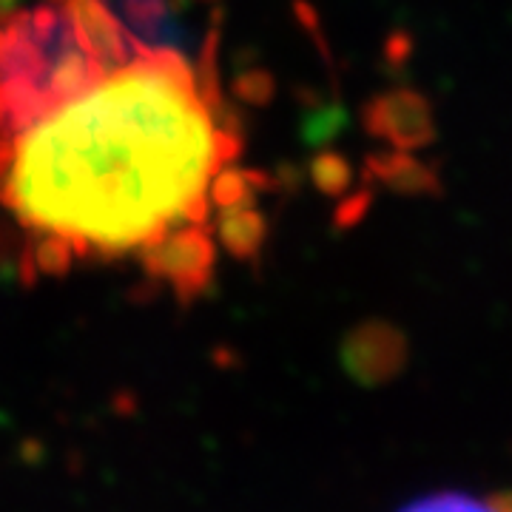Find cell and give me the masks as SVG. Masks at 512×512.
Masks as SVG:
<instances>
[{
    "mask_svg": "<svg viewBox=\"0 0 512 512\" xmlns=\"http://www.w3.org/2000/svg\"><path fill=\"white\" fill-rule=\"evenodd\" d=\"M237 154L239 137L183 57L137 46L20 128L0 200L55 251L146 256L205 225Z\"/></svg>",
    "mask_w": 512,
    "mask_h": 512,
    "instance_id": "1",
    "label": "cell"
},
{
    "mask_svg": "<svg viewBox=\"0 0 512 512\" xmlns=\"http://www.w3.org/2000/svg\"><path fill=\"white\" fill-rule=\"evenodd\" d=\"M367 123L379 137H387L404 148L427 146L436 134L433 111L416 92H393L373 100L367 111Z\"/></svg>",
    "mask_w": 512,
    "mask_h": 512,
    "instance_id": "2",
    "label": "cell"
},
{
    "mask_svg": "<svg viewBox=\"0 0 512 512\" xmlns=\"http://www.w3.org/2000/svg\"><path fill=\"white\" fill-rule=\"evenodd\" d=\"M404 339L387 325H367L353 342V365L362 367L370 379H382L393 367L402 365Z\"/></svg>",
    "mask_w": 512,
    "mask_h": 512,
    "instance_id": "3",
    "label": "cell"
},
{
    "mask_svg": "<svg viewBox=\"0 0 512 512\" xmlns=\"http://www.w3.org/2000/svg\"><path fill=\"white\" fill-rule=\"evenodd\" d=\"M373 168L384 183H390L404 194H439L441 191L439 177L433 174V168L416 163L410 157H379Z\"/></svg>",
    "mask_w": 512,
    "mask_h": 512,
    "instance_id": "4",
    "label": "cell"
},
{
    "mask_svg": "<svg viewBox=\"0 0 512 512\" xmlns=\"http://www.w3.org/2000/svg\"><path fill=\"white\" fill-rule=\"evenodd\" d=\"M402 512H512V495H478L444 493L433 498H421L416 504L404 507Z\"/></svg>",
    "mask_w": 512,
    "mask_h": 512,
    "instance_id": "5",
    "label": "cell"
},
{
    "mask_svg": "<svg viewBox=\"0 0 512 512\" xmlns=\"http://www.w3.org/2000/svg\"><path fill=\"white\" fill-rule=\"evenodd\" d=\"M18 128H15V120L6 109V100H3V92H0V171H3V163L9 157V148H12V140H15Z\"/></svg>",
    "mask_w": 512,
    "mask_h": 512,
    "instance_id": "6",
    "label": "cell"
}]
</instances>
